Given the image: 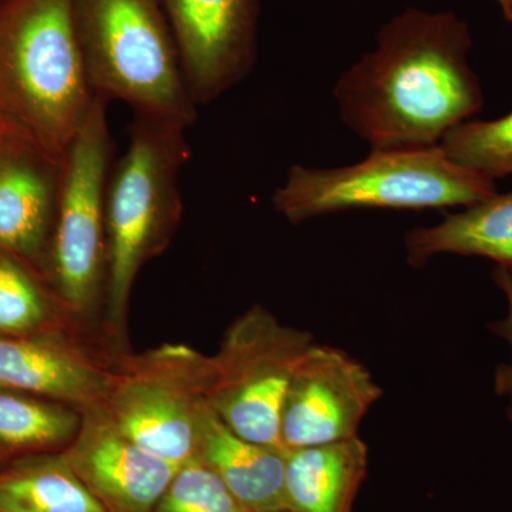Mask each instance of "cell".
Instances as JSON below:
<instances>
[{"instance_id": "cell-1", "label": "cell", "mask_w": 512, "mask_h": 512, "mask_svg": "<svg viewBox=\"0 0 512 512\" xmlns=\"http://www.w3.org/2000/svg\"><path fill=\"white\" fill-rule=\"evenodd\" d=\"M471 45L454 13L404 10L380 29L375 50L340 76V119L370 150L440 146L484 104Z\"/></svg>"}, {"instance_id": "cell-2", "label": "cell", "mask_w": 512, "mask_h": 512, "mask_svg": "<svg viewBox=\"0 0 512 512\" xmlns=\"http://www.w3.org/2000/svg\"><path fill=\"white\" fill-rule=\"evenodd\" d=\"M96 99L73 0H0V127L63 160Z\"/></svg>"}, {"instance_id": "cell-3", "label": "cell", "mask_w": 512, "mask_h": 512, "mask_svg": "<svg viewBox=\"0 0 512 512\" xmlns=\"http://www.w3.org/2000/svg\"><path fill=\"white\" fill-rule=\"evenodd\" d=\"M183 124L136 116L107 185V323L121 338L138 272L170 244L183 215L181 170L191 158Z\"/></svg>"}, {"instance_id": "cell-4", "label": "cell", "mask_w": 512, "mask_h": 512, "mask_svg": "<svg viewBox=\"0 0 512 512\" xmlns=\"http://www.w3.org/2000/svg\"><path fill=\"white\" fill-rule=\"evenodd\" d=\"M494 194V180L457 164L436 146L370 150L365 160L345 167L292 165L272 205L298 225L349 210L467 208Z\"/></svg>"}, {"instance_id": "cell-5", "label": "cell", "mask_w": 512, "mask_h": 512, "mask_svg": "<svg viewBox=\"0 0 512 512\" xmlns=\"http://www.w3.org/2000/svg\"><path fill=\"white\" fill-rule=\"evenodd\" d=\"M74 22L96 96L136 116L191 127L197 119L161 0H73Z\"/></svg>"}, {"instance_id": "cell-6", "label": "cell", "mask_w": 512, "mask_h": 512, "mask_svg": "<svg viewBox=\"0 0 512 512\" xmlns=\"http://www.w3.org/2000/svg\"><path fill=\"white\" fill-rule=\"evenodd\" d=\"M107 101L92 111L63 157L62 184L47 256L46 281L64 311L83 318L106 296V198L113 143Z\"/></svg>"}, {"instance_id": "cell-7", "label": "cell", "mask_w": 512, "mask_h": 512, "mask_svg": "<svg viewBox=\"0 0 512 512\" xmlns=\"http://www.w3.org/2000/svg\"><path fill=\"white\" fill-rule=\"evenodd\" d=\"M212 360L185 345H163L114 362L101 409L131 441L181 467L197 457Z\"/></svg>"}, {"instance_id": "cell-8", "label": "cell", "mask_w": 512, "mask_h": 512, "mask_svg": "<svg viewBox=\"0 0 512 512\" xmlns=\"http://www.w3.org/2000/svg\"><path fill=\"white\" fill-rule=\"evenodd\" d=\"M313 343L308 332L282 325L262 306L248 309L211 356L208 403L239 436L286 450L281 440L286 393Z\"/></svg>"}, {"instance_id": "cell-9", "label": "cell", "mask_w": 512, "mask_h": 512, "mask_svg": "<svg viewBox=\"0 0 512 512\" xmlns=\"http://www.w3.org/2000/svg\"><path fill=\"white\" fill-rule=\"evenodd\" d=\"M380 396L382 389L362 363L313 343L286 393L282 444L292 450L352 439Z\"/></svg>"}, {"instance_id": "cell-10", "label": "cell", "mask_w": 512, "mask_h": 512, "mask_svg": "<svg viewBox=\"0 0 512 512\" xmlns=\"http://www.w3.org/2000/svg\"><path fill=\"white\" fill-rule=\"evenodd\" d=\"M192 99L208 104L248 76L256 0H161Z\"/></svg>"}, {"instance_id": "cell-11", "label": "cell", "mask_w": 512, "mask_h": 512, "mask_svg": "<svg viewBox=\"0 0 512 512\" xmlns=\"http://www.w3.org/2000/svg\"><path fill=\"white\" fill-rule=\"evenodd\" d=\"M82 416L60 451L74 474L107 512H153L180 467L124 436L101 407Z\"/></svg>"}, {"instance_id": "cell-12", "label": "cell", "mask_w": 512, "mask_h": 512, "mask_svg": "<svg viewBox=\"0 0 512 512\" xmlns=\"http://www.w3.org/2000/svg\"><path fill=\"white\" fill-rule=\"evenodd\" d=\"M114 362L59 326L0 336V387L83 410L100 407Z\"/></svg>"}, {"instance_id": "cell-13", "label": "cell", "mask_w": 512, "mask_h": 512, "mask_svg": "<svg viewBox=\"0 0 512 512\" xmlns=\"http://www.w3.org/2000/svg\"><path fill=\"white\" fill-rule=\"evenodd\" d=\"M63 160L28 141L0 136V251L45 272Z\"/></svg>"}, {"instance_id": "cell-14", "label": "cell", "mask_w": 512, "mask_h": 512, "mask_svg": "<svg viewBox=\"0 0 512 512\" xmlns=\"http://www.w3.org/2000/svg\"><path fill=\"white\" fill-rule=\"evenodd\" d=\"M197 457L248 512H288L286 450L239 436L205 404L198 424Z\"/></svg>"}, {"instance_id": "cell-15", "label": "cell", "mask_w": 512, "mask_h": 512, "mask_svg": "<svg viewBox=\"0 0 512 512\" xmlns=\"http://www.w3.org/2000/svg\"><path fill=\"white\" fill-rule=\"evenodd\" d=\"M367 460L369 451L359 436L286 450V510L352 512Z\"/></svg>"}, {"instance_id": "cell-16", "label": "cell", "mask_w": 512, "mask_h": 512, "mask_svg": "<svg viewBox=\"0 0 512 512\" xmlns=\"http://www.w3.org/2000/svg\"><path fill=\"white\" fill-rule=\"evenodd\" d=\"M407 261L421 268L437 255L483 256L512 269V190L494 194L406 237Z\"/></svg>"}, {"instance_id": "cell-17", "label": "cell", "mask_w": 512, "mask_h": 512, "mask_svg": "<svg viewBox=\"0 0 512 512\" xmlns=\"http://www.w3.org/2000/svg\"><path fill=\"white\" fill-rule=\"evenodd\" d=\"M0 512H107L62 453L0 464Z\"/></svg>"}, {"instance_id": "cell-18", "label": "cell", "mask_w": 512, "mask_h": 512, "mask_svg": "<svg viewBox=\"0 0 512 512\" xmlns=\"http://www.w3.org/2000/svg\"><path fill=\"white\" fill-rule=\"evenodd\" d=\"M82 419L69 404L0 387V464L60 453L79 433Z\"/></svg>"}, {"instance_id": "cell-19", "label": "cell", "mask_w": 512, "mask_h": 512, "mask_svg": "<svg viewBox=\"0 0 512 512\" xmlns=\"http://www.w3.org/2000/svg\"><path fill=\"white\" fill-rule=\"evenodd\" d=\"M64 311L52 286L36 269L0 251V336L29 335L63 326Z\"/></svg>"}, {"instance_id": "cell-20", "label": "cell", "mask_w": 512, "mask_h": 512, "mask_svg": "<svg viewBox=\"0 0 512 512\" xmlns=\"http://www.w3.org/2000/svg\"><path fill=\"white\" fill-rule=\"evenodd\" d=\"M440 147L457 164L491 180L512 175V111L500 119L464 121Z\"/></svg>"}, {"instance_id": "cell-21", "label": "cell", "mask_w": 512, "mask_h": 512, "mask_svg": "<svg viewBox=\"0 0 512 512\" xmlns=\"http://www.w3.org/2000/svg\"><path fill=\"white\" fill-rule=\"evenodd\" d=\"M153 512H247L221 478L198 457L187 461Z\"/></svg>"}, {"instance_id": "cell-22", "label": "cell", "mask_w": 512, "mask_h": 512, "mask_svg": "<svg viewBox=\"0 0 512 512\" xmlns=\"http://www.w3.org/2000/svg\"><path fill=\"white\" fill-rule=\"evenodd\" d=\"M494 282L498 285L507 296L508 301V316L503 322L495 323L493 326L494 332L500 335L501 338L507 340L511 346L512 352V269L504 268V266H497L493 274ZM495 393L501 397H507L508 407L507 413L512 423V356L511 362L505 365L498 366L495 372Z\"/></svg>"}, {"instance_id": "cell-23", "label": "cell", "mask_w": 512, "mask_h": 512, "mask_svg": "<svg viewBox=\"0 0 512 512\" xmlns=\"http://www.w3.org/2000/svg\"><path fill=\"white\" fill-rule=\"evenodd\" d=\"M500 6L501 10H503L504 18L508 20V22H512V0H495Z\"/></svg>"}, {"instance_id": "cell-24", "label": "cell", "mask_w": 512, "mask_h": 512, "mask_svg": "<svg viewBox=\"0 0 512 512\" xmlns=\"http://www.w3.org/2000/svg\"><path fill=\"white\" fill-rule=\"evenodd\" d=\"M3 133H5V128L0 127V136H2Z\"/></svg>"}, {"instance_id": "cell-25", "label": "cell", "mask_w": 512, "mask_h": 512, "mask_svg": "<svg viewBox=\"0 0 512 512\" xmlns=\"http://www.w3.org/2000/svg\"><path fill=\"white\" fill-rule=\"evenodd\" d=\"M248 512V511H247Z\"/></svg>"}]
</instances>
